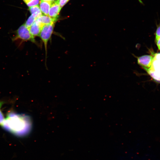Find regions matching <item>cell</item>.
Returning <instances> with one entry per match:
<instances>
[{
	"label": "cell",
	"instance_id": "obj_1",
	"mask_svg": "<svg viewBox=\"0 0 160 160\" xmlns=\"http://www.w3.org/2000/svg\"><path fill=\"white\" fill-rule=\"evenodd\" d=\"M145 70L155 81L160 83V53L154 54L150 67Z\"/></svg>",
	"mask_w": 160,
	"mask_h": 160
},
{
	"label": "cell",
	"instance_id": "obj_2",
	"mask_svg": "<svg viewBox=\"0 0 160 160\" xmlns=\"http://www.w3.org/2000/svg\"><path fill=\"white\" fill-rule=\"evenodd\" d=\"M18 39L21 40L22 42L29 41L36 44H37L35 37L32 36L28 28L24 24L21 25L15 31V35L12 39V41H15Z\"/></svg>",
	"mask_w": 160,
	"mask_h": 160
},
{
	"label": "cell",
	"instance_id": "obj_3",
	"mask_svg": "<svg viewBox=\"0 0 160 160\" xmlns=\"http://www.w3.org/2000/svg\"><path fill=\"white\" fill-rule=\"evenodd\" d=\"M54 27V23L44 25L42 27L39 36L44 47L46 59L48 42L51 38Z\"/></svg>",
	"mask_w": 160,
	"mask_h": 160
},
{
	"label": "cell",
	"instance_id": "obj_4",
	"mask_svg": "<svg viewBox=\"0 0 160 160\" xmlns=\"http://www.w3.org/2000/svg\"><path fill=\"white\" fill-rule=\"evenodd\" d=\"M153 57L151 55H145L137 57L138 64L145 70L151 66Z\"/></svg>",
	"mask_w": 160,
	"mask_h": 160
},
{
	"label": "cell",
	"instance_id": "obj_5",
	"mask_svg": "<svg viewBox=\"0 0 160 160\" xmlns=\"http://www.w3.org/2000/svg\"><path fill=\"white\" fill-rule=\"evenodd\" d=\"M61 8L57 0L53 2L49 9L48 16L57 20Z\"/></svg>",
	"mask_w": 160,
	"mask_h": 160
},
{
	"label": "cell",
	"instance_id": "obj_6",
	"mask_svg": "<svg viewBox=\"0 0 160 160\" xmlns=\"http://www.w3.org/2000/svg\"><path fill=\"white\" fill-rule=\"evenodd\" d=\"M36 20L43 26L44 25L54 23L57 20L48 15H42L37 18Z\"/></svg>",
	"mask_w": 160,
	"mask_h": 160
},
{
	"label": "cell",
	"instance_id": "obj_7",
	"mask_svg": "<svg viewBox=\"0 0 160 160\" xmlns=\"http://www.w3.org/2000/svg\"><path fill=\"white\" fill-rule=\"evenodd\" d=\"M42 26L36 20L32 25L28 28L32 36L35 37L39 36Z\"/></svg>",
	"mask_w": 160,
	"mask_h": 160
},
{
	"label": "cell",
	"instance_id": "obj_8",
	"mask_svg": "<svg viewBox=\"0 0 160 160\" xmlns=\"http://www.w3.org/2000/svg\"><path fill=\"white\" fill-rule=\"evenodd\" d=\"M52 3L49 1L41 0L40 3V9L44 15H48L49 11Z\"/></svg>",
	"mask_w": 160,
	"mask_h": 160
},
{
	"label": "cell",
	"instance_id": "obj_9",
	"mask_svg": "<svg viewBox=\"0 0 160 160\" xmlns=\"http://www.w3.org/2000/svg\"><path fill=\"white\" fill-rule=\"evenodd\" d=\"M29 10L31 15L35 16L36 19L42 15L41 11L38 5L29 7Z\"/></svg>",
	"mask_w": 160,
	"mask_h": 160
},
{
	"label": "cell",
	"instance_id": "obj_10",
	"mask_svg": "<svg viewBox=\"0 0 160 160\" xmlns=\"http://www.w3.org/2000/svg\"><path fill=\"white\" fill-rule=\"evenodd\" d=\"M36 19V17L31 15L29 17L24 24L27 28H29L34 23Z\"/></svg>",
	"mask_w": 160,
	"mask_h": 160
},
{
	"label": "cell",
	"instance_id": "obj_11",
	"mask_svg": "<svg viewBox=\"0 0 160 160\" xmlns=\"http://www.w3.org/2000/svg\"><path fill=\"white\" fill-rule=\"evenodd\" d=\"M39 0H32L26 4L29 7L34 6L38 5Z\"/></svg>",
	"mask_w": 160,
	"mask_h": 160
},
{
	"label": "cell",
	"instance_id": "obj_12",
	"mask_svg": "<svg viewBox=\"0 0 160 160\" xmlns=\"http://www.w3.org/2000/svg\"><path fill=\"white\" fill-rule=\"evenodd\" d=\"M156 29L155 33V38L160 37V23L156 24Z\"/></svg>",
	"mask_w": 160,
	"mask_h": 160
},
{
	"label": "cell",
	"instance_id": "obj_13",
	"mask_svg": "<svg viewBox=\"0 0 160 160\" xmlns=\"http://www.w3.org/2000/svg\"><path fill=\"white\" fill-rule=\"evenodd\" d=\"M5 119L2 112L0 110V125H3Z\"/></svg>",
	"mask_w": 160,
	"mask_h": 160
},
{
	"label": "cell",
	"instance_id": "obj_14",
	"mask_svg": "<svg viewBox=\"0 0 160 160\" xmlns=\"http://www.w3.org/2000/svg\"><path fill=\"white\" fill-rule=\"evenodd\" d=\"M60 7L62 8L69 0H57Z\"/></svg>",
	"mask_w": 160,
	"mask_h": 160
},
{
	"label": "cell",
	"instance_id": "obj_15",
	"mask_svg": "<svg viewBox=\"0 0 160 160\" xmlns=\"http://www.w3.org/2000/svg\"><path fill=\"white\" fill-rule=\"evenodd\" d=\"M155 41L159 50H160V37L155 38Z\"/></svg>",
	"mask_w": 160,
	"mask_h": 160
},
{
	"label": "cell",
	"instance_id": "obj_16",
	"mask_svg": "<svg viewBox=\"0 0 160 160\" xmlns=\"http://www.w3.org/2000/svg\"><path fill=\"white\" fill-rule=\"evenodd\" d=\"M42 1H45L50 2L52 3L57 1V0H41Z\"/></svg>",
	"mask_w": 160,
	"mask_h": 160
},
{
	"label": "cell",
	"instance_id": "obj_17",
	"mask_svg": "<svg viewBox=\"0 0 160 160\" xmlns=\"http://www.w3.org/2000/svg\"><path fill=\"white\" fill-rule=\"evenodd\" d=\"M23 1L26 4L30 2L32 0H23Z\"/></svg>",
	"mask_w": 160,
	"mask_h": 160
},
{
	"label": "cell",
	"instance_id": "obj_18",
	"mask_svg": "<svg viewBox=\"0 0 160 160\" xmlns=\"http://www.w3.org/2000/svg\"><path fill=\"white\" fill-rule=\"evenodd\" d=\"M3 104V102L2 101H0V108H1Z\"/></svg>",
	"mask_w": 160,
	"mask_h": 160
},
{
	"label": "cell",
	"instance_id": "obj_19",
	"mask_svg": "<svg viewBox=\"0 0 160 160\" xmlns=\"http://www.w3.org/2000/svg\"><path fill=\"white\" fill-rule=\"evenodd\" d=\"M138 1L140 4H143V2L142 1V0H138Z\"/></svg>",
	"mask_w": 160,
	"mask_h": 160
}]
</instances>
